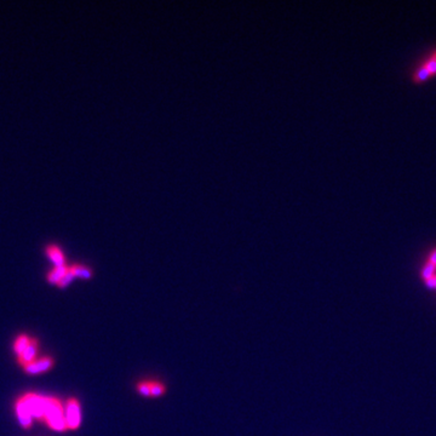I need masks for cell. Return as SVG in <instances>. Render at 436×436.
<instances>
[{"label":"cell","mask_w":436,"mask_h":436,"mask_svg":"<svg viewBox=\"0 0 436 436\" xmlns=\"http://www.w3.org/2000/svg\"><path fill=\"white\" fill-rule=\"evenodd\" d=\"M31 337L27 335H20L16 338L14 343V352L17 356H20L22 353L24 352V349L27 348L28 344L31 343Z\"/></svg>","instance_id":"obj_10"},{"label":"cell","mask_w":436,"mask_h":436,"mask_svg":"<svg viewBox=\"0 0 436 436\" xmlns=\"http://www.w3.org/2000/svg\"><path fill=\"white\" fill-rule=\"evenodd\" d=\"M16 415H17L18 421H20L21 425L23 426L24 429H30L32 426V421H33V418H32L30 410H28L27 405L24 403V401L22 400V397H18V400L16 401Z\"/></svg>","instance_id":"obj_8"},{"label":"cell","mask_w":436,"mask_h":436,"mask_svg":"<svg viewBox=\"0 0 436 436\" xmlns=\"http://www.w3.org/2000/svg\"><path fill=\"white\" fill-rule=\"evenodd\" d=\"M66 423L68 430H76L81 423L80 402L75 397H71L67 401L66 406Z\"/></svg>","instance_id":"obj_3"},{"label":"cell","mask_w":436,"mask_h":436,"mask_svg":"<svg viewBox=\"0 0 436 436\" xmlns=\"http://www.w3.org/2000/svg\"><path fill=\"white\" fill-rule=\"evenodd\" d=\"M426 262H429V263H431L432 266H435L436 267V247L434 250L431 251V253L429 254V257H428V260H426Z\"/></svg>","instance_id":"obj_15"},{"label":"cell","mask_w":436,"mask_h":436,"mask_svg":"<svg viewBox=\"0 0 436 436\" xmlns=\"http://www.w3.org/2000/svg\"><path fill=\"white\" fill-rule=\"evenodd\" d=\"M44 253L52 262L53 267L67 266V256L62 245L57 241H49L44 246Z\"/></svg>","instance_id":"obj_4"},{"label":"cell","mask_w":436,"mask_h":436,"mask_svg":"<svg viewBox=\"0 0 436 436\" xmlns=\"http://www.w3.org/2000/svg\"><path fill=\"white\" fill-rule=\"evenodd\" d=\"M429 75H430V72H429V69L426 68L425 63H423V65L418 68V71H416L415 73V80L416 81L425 80Z\"/></svg>","instance_id":"obj_12"},{"label":"cell","mask_w":436,"mask_h":436,"mask_svg":"<svg viewBox=\"0 0 436 436\" xmlns=\"http://www.w3.org/2000/svg\"><path fill=\"white\" fill-rule=\"evenodd\" d=\"M44 422L50 426L51 429L56 431H66V413L63 411L61 401L55 397L45 396V416H44Z\"/></svg>","instance_id":"obj_1"},{"label":"cell","mask_w":436,"mask_h":436,"mask_svg":"<svg viewBox=\"0 0 436 436\" xmlns=\"http://www.w3.org/2000/svg\"><path fill=\"white\" fill-rule=\"evenodd\" d=\"M436 267L435 266H432L431 263H429V262H426L425 264H424V267H423L422 268V270H421V276H422V279L424 280H428V279H430L431 276H434V275H436Z\"/></svg>","instance_id":"obj_11"},{"label":"cell","mask_w":436,"mask_h":436,"mask_svg":"<svg viewBox=\"0 0 436 436\" xmlns=\"http://www.w3.org/2000/svg\"><path fill=\"white\" fill-rule=\"evenodd\" d=\"M69 272L74 276V279H82V280H90L94 276V268L90 264L75 262L69 264Z\"/></svg>","instance_id":"obj_7"},{"label":"cell","mask_w":436,"mask_h":436,"mask_svg":"<svg viewBox=\"0 0 436 436\" xmlns=\"http://www.w3.org/2000/svg\"><path fill=\"white\" fill-rule=\"evenodd\" d=\"M55 366V360L51 356H43V358H37L33 362L23 367V371L30 375H37L45 373Z\"/></svg>","instance_id":"obj_5"},{"label":"cell","mask_w":436,"mask_h":436,"mask_svg":"<svg viewBox=\"0 0 436 436\" xmlns=\"http://www.w3.org/2000/svg\"><path fill=\"white\" fill-rule=\"evenodd\" d=\"M38 349H39V342L36 338H32L31 343L24 349V352L20 356H17L18 365L22 366V367H25V366L36 360L38 358Z\"/></svg>","instance_id":"obj_6"},{"label":"cell","mask_w":436,"mask_h":436,"mask_svg":"<svg viewBox=\"0 0 436 436\" xmlns=\"http://www.w3.org/2000/svg\"><path fill=\"white\" fill-rule=\"evenodd\" d=\"M67 273H68V264L63 267H52L50 270H47L45 275L46 281L51 285L57 286V284L67 275Z\"/></svg>","instance_id":"obj_9"},{"label":"cell","mask_w":436,"mask_h":436,"mask_svg":"<svg viewBox=\"0 0 436 436\" xmlns=\"http://www.w3.org/2000/svg\"><path fill=\"white\" fill-rule=\"evenodd\" d=\"M136 391L138 395L147 399H159L167 393V386L159 378H146L136 383Z\"/></svg>","instance_id":"obj_2"},{"label":"cell","mask_w":436,"mask_h":436,"mask_svg":"<svg viewBox=\"0 0 436 436\" xmlns=\"http://www.w3.org/2000/svg\"><path fill=\"white\" fill-rule=\"evenodd\" d=\"M425 285L428 286L429 288H436V275H434V276H431L430 279H428V280H425Z\"/></svg>","instance_id":"obj_14"},{"label":"cell","mask_w":436,"mask_h":436,"mask_svg":"<svg viewBox=\"0 0 436 436\" xmlns=\"http://www.w3.org/2000/svg\"><path fill=\"white\" fill-rule=\"evenodd\" d=\"M426 68L429 69V72H430V74H434L436 73V51L434 53H432L430 59L428 60V61L425 62Z\"/></svg>","instance_id":"obj_13"}]
</instances>
